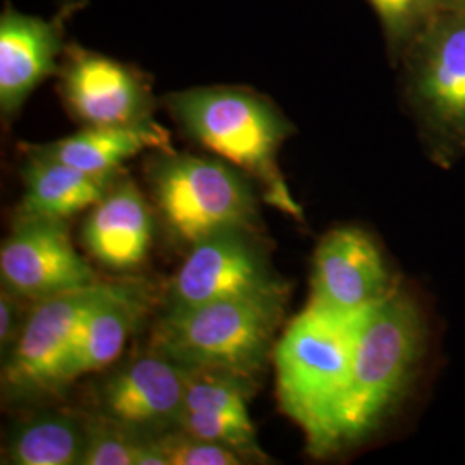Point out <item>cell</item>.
Returning <instances> with one entry per match:
<instances>
[{
	"instance_id": "obj_16",
	"label": "cell",
	"mask_w": 465,
	"mask_h": 465,
	"mask_svg": "<svg viewBox=\"0 0 465 465\" xmlns=\"http://www.w3.org/2000/svg\"><path fill=\"white\" fill-rule=\"evenodd\" d=\"M147 295L145 286L123 282L113 297L104 300L90 312L63 369L61 390L116 361L128 336L147 311Z\"/></svg>"
},
{
	"instance_id": "obj_23",
	"label": "cell",
	"mask_w": 465,
	"mask_h": 465,
	"mask_svg": "<svg viewBox=\"0 0 465 465\" xmlns=\"http://www.w3.org/2000/svg\"><path fill=\"white\" fill-rule=\"evenodd\" d=\"M438 11L449 15H465V0H438Z\"/></svg>"
},
{
	"instance_id": "obj_7",
	"label": "cell",
	"mask_w": 465,
	"mask_h": 465,
	"mask_svg": "<svg viewBox=\"0 0 465 465\" xmlns=\"http://www.w3.org/2000/svg\"><path fill=\"white\" fill-rule=\"evenodd\" d=\"M288 293L253 230L230 228L190 247L169 282L166 311H184L216 300Z\"/></svg>"
},
{
	"instance_id": "obj_11",
	"label": "cell",
	"mask_w": 465,
	"mask_h": 465,
	"mask_svg": "<svg viewBox=\"0 0 465 465\" xmlns=\"http://www.w3.org/2000/svg\"><path fill=\"white\" fill-rule=\"evenodd\" d=\"M184 390V369L150 350L102 382L100 416L136 436L157 438L180 430Z\"/></svg>"
},
{
	"instance_id": "obj_14",
	"label": "cell",
	"mask_w": 465,
	"mask_h": 465,
	"mask_svg": "<svg viewBox=\"0 0 465 465\" xmlns=\"http://www.w3.org/2000/svg\"><path fill=\"white\" fill-rule=\"evenodd\" d=\"M152 230L153 217L140 188L132 180H117L92 207L84 223V245L100 264L130 271L147 257Z\"/></svg>"
},
{
	"instance_id": "obj_3",
	"label": "cell",
	"mask_w": 465,
	"mask_h": 465,
	"mask_svg": "<svg viewBox=\"0 0 465 465\" xmlns=\"http://www.w3.org/2000/svg\"><path fill=\"white\" fill-rule=\"evenodd\" d=\"M286 297L288 293L236 297L166 311L153 332L152 350L186 371L253 382L276 345Z\"/></svg>"
},
{
	"instance_id": "obj_8",
	"label": "cell",
	"mask_w": 465,
	"mask_h": 465,
	"mask_svg": "<svg viewBox=\"0 0 465 465\" xmlns=\"http://www.w3.org/2000/svg\"><path fill=\"white\" fill-rule=\"evenodd\" d=\"M409 97L445 149H465V15L440 13L409 47Z\"/></svg>"
},
{
	"instance_id": "obj_15",
	"label": "cell",
	"mask_w": 465,
	"mask_h": 465,
	"mask_svg": "<svg viewBox=\"0 0 465 465\" xmlns=\"http://www.w3.org/2000/svg\"><path fill=\"white\" fill-rule=\"evenodd\" d=\"M25 192L19 217L69 219L97 205L117 182L114 174H95L32 150L23 167Z\"/></svg>"
},
{
	"instance_id": "obj_4",
	"label": "cell",
	"mask_w": 465,
	"mask_h": 465,
	"mask_svg": "<svg viewBox=\"0 0 465 465\" xmlns=\"http://www.w3.org/2000/svg\"><path fill=\"white\" fill-rule=\"evenodd\" d=\"M364 312L334 316L307 305L286 326L272 350L280 407L303 430L309 450L317 457L347 388Z\"/></svg>"
},
{
	"instance_id": "obj_12",
	"label": "cell",
	"mask_w": 465,
	"mask_h": 465,
	"mask_svg": "<svg viewBox=\"0 0 465 465\" xmlns=\"http://www.w3.org/2000/svg\"><path fill=\"white\" fill-rule=\"evenodd\" d=\"M63 97L86 126H123L150 119V95L130 67L73 50L63 73Z\"/></svg>"
},
{
	"instance_id": "obj_22",
	"label": "cell",
	"mask_w": 465,
	"mask_h": 465,
	"mask_svg": "<svg viewBox=\"0 0 465 465\" xmlns=\"http://www.w3.org/2000/svg\"><path fill=\"white\" fill-rule=\"evenodd\" d=\"M21 302L15 293L2 288L0 295V350L2 357L11 350L16 341L17 334L21 331V326L25 322V317L21 314Z\"/></svg>"
},
{
	"instance_id": "obj_17",
	"label": "cell",
	"mask_w": 465,
	"mask_h": 465,
	"mask_svg": "<svg viewBox=\"0 0 465 465\" xmlns=\"http://www.w3.org/2000/svg\"><path fill=\"white\" fill-rule=\"evenodd\" d=\"M35 149L95 174H114L128 159L145 150L171 152L169 134L152 119L123 126H86L78 134Z\"/></svg>"
},
{
	"instance_id": "obj_18",
	"label": "cell",
	"mask_w": 465,
	"mask_h": 465,
	"mask_svg": "<svg viewBox=\"0 0 465 465\" xmlns=\"http://www.w3.org/2000/svg\"><path fill=\"white\" fill-rule=\"evenodd\" d=\"M86 419L45 412L19 422L4 447V464L82 465Z\"/></svg>"
},
{
	"instance_id": "obj_1",
	"label": "cell",
	"mask_w": 465,
	"mask_h": 465,
	"mask_svg": "<svg viewBox=\"0 0 465 465\" xmlns=\"http://www.w3.org/2000/svg\"><path fill=\"white\" fill-rule=\"evenodd\" d=\"M426 340L417 300L403 288L361 317L347 388L338 401L321 455L362 441L380 428L416 372Z\"/></svg>"
},
{
	"instance_id": "obj_19",
	"label": "cell",
	"mask_w": 465,
	"mask_h": 465,
	"mask_svg": "<svg viewBox=\"0 0 465 465\" xmlns=\"http://www.w3.org/2000/svg\"><path fill=\"white\" fill-rule=\"evenodd\" d=\"M381 23L393 52L409 49L440 15L438 0H367Z\"/></svg>"
},
{
	"instance_id": "obj_10",
	"label": "cell",
	"mask_w": 465,
	"mask_h": 465,
	"mask_svg": "<svg viewBox=\"0 0 465 465\" xmlns=\"http://www.w3.org/2000/svg\"><path fill=\"white\" fill-rule=\"evenodd\" d=\"M400 284L369 232L341 226L326 232L314 252L309 307L334 316H357Z\"/></svg>"
},
{
	"instance_id": "obj_2",
	"label": "cell",
	"mask_w": 465,
	"mask_h": 465,
	"mask_svg": "<svg viewBox=\"0 0 465 465\" xmlns=\"http://www.w3.org/2000/svg\"><path fill=\"white\" fill-rule=\"evenodd\" d=\"M167 105L184 134L257 180L271 205L302 219L278 167V152L293 126L271 102L242 88L207 86L173 94Z\"/></svg>"
},
{
	"instance_id": "obj_13",
	"label": "cell",
	"mask_w": 465,
	"mask_h": 465,
	"mask_svg": "<svg viewBox=\"0 0 465 465\" xmlns=\"http://www.w3.org/2000/svg\"><path fill=\"white\" fill-rule=\"evenodd\" d=\"M63 47L59 28L42 17L5 11L0 17V109L16 114L38 84L55 71Z\"/></svg>"
},
{
	"instance_id": "obj_5",
	"label": "cell",
	"mask_w": 465,
	"mask_h": 465,
	"mask_svg": "<svg viewBox=\"0 0 465 465\" xmlns=\"http://www.w3.org/2000/svg\"><path fill=\"white\" fill-rule=\"evenodd\" d=\"M149 182L167 228L190 247L209 234L257 224L252 178L219 157L163 152L150 164Z\"/></svg>"
},
{
	"instance_id": "obj_6",
	"label": "cell",
	"mask_w": 465,
	"mask_h": 465,
	"mask_svg": "<svg viewBox=\"0 0 465 465\" xmlns=\"http://www.w3.org/2000/svg\"><path fill=\"white\" fill-rule=\"evenodd\" d=\"M121 284L99 282L34 302L15 345L2 357L4 397L25 401L61 391V374L84 319Z\"/></svg>"
},
{
	"instance_id": "obj_21",
	"label": "cell",
	"mask_w": 465,
	"mask_h": 465,
	"mask_svg": "<svg viewBox=\"0 0 465 465\" xmlns=\"http://www.w3.org/2000/svg\"><path fill=\"white\" fill-rule=\"evenodd\" d=\"M155 440L166 455L167 465H240L247 462V459L234 449L180 430L157 436Z\"/></svg>"
},
{
	"instance_id": "obj_9",
	"label": "cell",
	"mask_w": 465,
	"mask_h": 465,
	"mask_svg": "<svg viewBox=\"0 0 465 465\" xmlns=\"http://www.w3.org/2000/svg\"><path fill=\"white\" fill-rule=\"evenodd\" d=\"M2 288L19 299H49L99 282L76 252L64 219L19 217L0 249Z\"/></svg>"
},
{
	"instance_id": "obj_20",
	"label": "cell",
	"mask_w": 465,
	"mask_h": 465,
	"mask_svg": "<svg viewBox=\"0 0 465 465\" xmlns=\"http://www.w3.org/2000/svg\"><path fill=\"white\" fill-rule=\"evenodd\" d=\"M86 430L82 465H138L143 443L149 440L102 416L86 419Z\"/></svg>"
}]
</instances>
